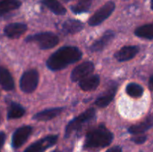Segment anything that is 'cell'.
<instances>
[{
    "instance_id": "1f68e13d",
    "label": "cell",
    "mask_w": 153,
    "mask_h": 152,
    "mask_svg": "<svg viewBox=\"0 0 153 152\" xmlns=\"http://www.w3.org/2000/svg\"><path fill=\"white\" fill-rule=\"evenodd\" d=\"M123 1H126V0H123Z\"/></svg>"
},
{
    "instance_id": "52a82bcc",
    "label": "cell",
    "mask_w": 153,
    "mask_h": 152,
    "mask_svg": "<svg viewBox=\"0 0 153 152\" xmlns=\"http://www.w3.org/2000/svg\"><path fill=\"white\" fill-rule=\"evenodd\" d=\"M58 139V137L57 135H49L45 137L28 146L23 152H44L46 149L56 144Z\"/></svg>"
},
{
    "instance_id": "cb8c5ba5",
    "label": "cell",
    "mask_w": 153,
    "mask_h": 152,
    "mask_svg": "<svg viewBox=\"0 0 153 152\" xmlns=\"http://www.w3.org/2000/svg\"><path fill=\"white\" fill-rule=\"evenodd\" d=\"M126 91L129 96L134 98H140L143 94V88L136 83H128L127 85Z\"/></svg>"
},
{
    "instance_id": "4dcf8cb0",
    "label": "cell",
    "mask_w": 153,
    "mask_h": 152,
    "mask_svg": "<svg viewBox=\"0 0 153 152\" xmlns=\"http://www.w3.org/2000/svg\"><path fill=\"white\" fill-rule=\"evenodd\" d=\"M0 119H1V116H0Z\"/></svg>"
},
{
    "instance_id": "9c48e42d",
    "label": "cell",
    "mask_w": 153,
    "mask_h": 152,
    "mask_svg": "<svg viewBox=\"0 0 153 152\" xmlns=\"http://www.w3.org/2000/svg\"><path fill=\"white\" fill-rule=\"evenodd\" d=\"M32 133V128L28 125L20 127L17 128L13 133L12 137L11 144L14 148H19L22 145Z\"/></svg>"
},
{
    "instance_id": "7a4b0ae2",
    "label": "cell",
    "mask_w": 153,
    "mask_h": 152,
    "mask_svg": "<svg viewBox=\"0 0 153 152\" xmlns=\"http://www.w3.org/2000/svg\"><path fill=\"white\" fill-rule=\"evenodd\" d=\"M114 139V135L104 125L91 130L86 134L84 147L85 148H100L108 146Z\"/></svg>"
},
{
    "instance_id": "4316f807",
    "label": "cell",
    "mask_w": 153,
    "mask_h": 152,
    "mask_svg": "<svg viewBox=\"0 0 153 152\" xmlns=\"http://www.w3.org/2000/svg\"><path fill=\"white\" fill-rule=\"evenodd\" d=\"M6 135L4 132H0V149L4 145V142H5Z\"/></svg>"
},
{
    "instance_id": "ffe728a7",
    "label": "cell",
    "mask_w": 153,
    "mask_h": 152,
    "mask_svg": "<svg viewBox=\"0 0 153 152\" xmlns=\"http://www.w3.org/2000/svg\"><path fill=\"white\" fill-rule=\"evenodd\" d=\"M19 0H3L0 1V16L12 10H16L21 6Z\"/></svg>"
},
{
    "instance_id": "8992f818",
    "label": "cell",
    "mask_w": 153,
    "mask_h": 152,
    "mask_svg": "<svg viewBox=\"0 0 153 152\" xmlns=\"http://www.w3.org/2000/svg\"><path fill=\"white\" fill-rule=\"evenodd\" d=\"M114 10L115 3L112 1H108L99 10H97L94 14L88 19V24L91 26H97L100 25L112 14Z\"/></svg>"
},
{
    "instance_id": "277c9868",
    "label": "cell",
    "mask_w": 153,
    "mask_h": 152,
    "mask_svg": "<svg viewBox=\"0 0 153 152\" xmlns=\"http://www.w3.org/2000/svg\"><path fill=\"white\" fill-rule=\"evenodd\" d=\"M27 42H34L43 50L55 47L59 43V37L52 32H41L29 36L25 39Z\"/></svg>"
},
{
    "instance_id": "44dd1931",
    "label": "cell",
    "mask_w": 153,
    "mask_h": 152,
    "mask_svg": "<svg viewBox=\"0 0 153 152\" xmlns=\"http://www.w3.org/2000/svg\"><path fill=\"white\" fill-rule=\"evenodd\" d=\"M134 34L140 38L153 40V22L143 25L136 28Z\"/></svg>"
},
{
    "instance_id": "2e32d148",
    "label": "cell",
    "mask_w": 153,
    "mask_h": 152,
    "mask_svg": "<svg viewBox=\"0 0 153 152\" xmlns=\"http://www.w3.org/2000/svg\"><path fill=\"white\" fill-rule=\"evenodd\" d=\"M100 78L98 75L88 76L79 80V86L84 91H92L97 89L100 84Z\"/></svg>"
},
{
    "instance_id": "30bf717a",
    "label": "cell",
    "mask_w": 153,
    "mask_h": 152,
    "mask_svg": "<svg viewBox=\"0 0 153 152\" xmlns=\"http://www.w3.org/2000/svg\"><path fill=\"white\" fill-rule=\"evenodd\" d=\"M28 29L25 24L21 22H13L8 24L4 28V33L5 36L10 39H17L20 37Z\"/></svg>"
},
{
    "instance_id": "603a6c76",
    "label": "cell",
    "mask_w": 153,
    "mask_h": 152,
    "mask_svg": "<svg viewBox=\"0 0 153 152\" xmlns=\"http://www.w3.org/2000/svg\"><path fill=\"white\" fill-rule=\"evenodd\" d=\"M93 0H80L78 3L70 7L72 12L76 14L85 13L89 10L92 4Z\"/></svg>"
},
{
    "instance_id": "83f0119b",
    "label": "cell",
    "mask_w": 153,
    "mask_h": 152,
    "mask_svg": "<svg viewBox=\"0 0 153 152\" xmlns=\"http://www.w3.org/2000/svg\"><path fill=\"white\" fill-rule=\"evenodd\" d=\"M149 87L151 90L153 91V75H152L149 80Z\"/></svg>"
},
{
    "instance_id": "484cf974",
    "label": "cell",
    "mask_w": 153,
    "mask_h": 152,
    "mask_svg": "<svg viewBox=\"0 0 153 152\" xmlns=\"http://www.w3.org/2000/svg\"><path fill=\"white\" fill-rule=\"evenodd\" d=\"M106 152H122V148L120 146H114V147L111 148Z\"/></svg>"
},
{
    "instance_id": "9a60e30c",
    "label": "cell",
    "mask_w": 153,
    "mask_h": 152,
    "mask_svg": "<svg viewBox=\"0 0 153 152\" xmlns=\"http://www.w3.org/2000/svg\"><path fill=\"white\" fill-rule=\"evenodd\" d=\"M63 110L64 107H53V108L46 109L36 113L33 116V119L37 121H49L61 114Z\"/></svg>"
},
{
    "instance_id": "d4e9b609",
    "label": "cell",
    "mask_w": 153,
    "mask_h": 152,
    "mask_svg": "<svg viewBox=\"0 0 153 152\" xmlns=\"http://www.w3.org/2000/svg\"><path fill=\"white\" fill-rule=\"evenodd\" d=\"M146 139H147L146 136L137 134V135L135 136V137H132V138L131 139V140L132 142H134V143H136V144L140 145V144H143V143H144L145 142H146Z\"/></svg>"
},
{
    "instance_id": "5b68a950",
    "label": "cell",
    "mask_w": 153,
    "mask_h": 152,
    "mask_svg": "<svg viewBox=\"0 0 153 152\" xmlns=\"http://www.w3.org/2000/svg\"><path fill=\"white\" fill-rule=\"evenodd\" d=\"M39 82V73L36 69H30L22 74L19 81L21 90L25 93H31L37 88Z\"/></svg>"
},
{
    "instance_id": "7402d4cb",
    "label": "cell",
    "mask_w": 153,
    "mask_h": 152,
    "mask_svg": "<svg viewBox=\"0 0 153 152\" xmlns=\"http://www.w3.org/2000/svg\"><path fill=\"white\" fill-rule=\"evenodd\" d=\"M25 109L20 104L16 102H12L7 110V119H19L25 114Z\"/></svg>"
},
{
    "instance_id": "f546056e",
    "label": "cell",
    "mask_w": 153,
    "mask_h": 152,
    "mask_svg": "<svg viewBox=\"0 0 153 152\" xmlns=\"http://www.w3.org/2000/svg\"><path fill=\"white\" fill-rule=\"evenodd\" d=\"M52 152H60V151L58 150H55V151H52Z\"/></svg>"
},
{
    "instance_id": "4fadbf2b",
    "label": "cell",
    "mask_w": 153,
    "mask_h": 152,
    "mask_svg": "<svg viewBox=\"0 0 153 152\" xmlns=\"http://www.w3.org/2000/svg\"><path fill=\"white\" fill-rule=\"evenodd\" d=\"M138 52L139 48L136 46H123L115 53L114 57L120 62H124L134 58Z\"/></svg>"
},
{
    "instance_id": "d6986e66",
    "label": "cell",
    "mask_w": 153,
    "mask_h": 152,
    "mask_svg": "<svg viewBox=\"0 0 153 152\" xmlns=\"http://www.w3.org/2000/svg\"><path fill=\"white\" fill-rule=\"evenodd\" d=\"M42 3L56 15L62 16L67 13V9L58 0H42Z\"/></svg>"
},
{
    "instance_id": "e0dca14e",
    "label": "cell",
    "mask_w": 153,
    "mask_h": 152,
    "mask_svg": "<svg viewBox=\"0 0 153 152\" xmlns=\"http://www.w3.org/2000/svg\"><path fill=\"white\" fill-rule=\"evenodd\" d=\"M0 85L7 91L14 89V80L8 70L3 66H0Z\"/></svg>"
},
{
    "instance_id": "f1b7e54d",
    "label": "cell",
    "mask_w": 153,
    "mask_h": 152,
    "mask_svg": "<svg viewBox=\"0 0 153 152\" xmlns=\"http://www.w3.org/2000/svg\"><path fill=\"white\" fill-rule=\"evenodd\" d=\"M151 8L153 10V0H151Z\"/></svg>"
},
{
    "instance_id": "7c38bea8",
    "label": "cell",
    "mask_w": 153,
    "mask_h": 152,
    "mask_svg": "<svg viewBox=\"0 0 153 152\" xmlns=\"http://www.w3.org/2000/svg\"><path fill=\"white\" fill-rule=\"evenodd\" d=\"M115 34L111 30L105 31L103 35L100 39L94 42L90 47V50L92 52H98L102 51L108 45L110 44L111 42L114 40Z\"/></svg>"
},
{
    "instance_id": "ba28073f",
    "label": "cell",
    "mask_w": 153,
    "mask_h": 152,
    "mask_svg": "<svg viewBox=\"0 0 153 152\" xmlns=\"http://www.w3.org/2000/svg\"><path fill=\"white\" fill-rule=\"evenodd\" d=\"M94 64L91 61H85L75 67L70 74V78L72 81L77 82L88 77L94 72Z\"/></svg>"
},
{
    "instance_id": "ac0fdd59",
    "label": "cell",
    "mask_w": 153,
    "mask_h": 152,
    "mask_svg": "<svg viewBox=\"0 0 153 152\" xmlns=\"http://www.w3.org/2000/svg\"><path fill=\"white\" fill-rule=\"evenodd\" d=\"M84 28V24L76 19H68L62 24V30L67 34H74L79 33Z\"/></svg>"
},
{
    "instance_id": "8fae6325",
    "label": "cell",
    "mask_w": 153,
    "mask_h": 152,
    "mask_svg": "<svg viewBox=\"0 0 153 152\" xmlns=\"http://www.w3.org/2000/svg\"><path fill=\"white\" fill-rule=\"evenodd\" d=\"M117 90V84L112 83L111 86L105 91L102 95L97 98L95 104L99 107H105L113 101Z\"/></svg>"
},
{
    "instance_id": "5bb4252c",
    "label": "cell",
    "mask_w": 153,
    "mask_h": 152,
    "mask_svg": "<svg viewBox=\"0 0 153 152\" xmlns=\"http://www.w3.org/2000/svg\"><path fill=\"white\" fill-rule=\"evenodd\" d=\"M153 127V115H149V116L145 119L143 122L137 125H132L129 127L128 129V133L133 135H137V134H141L143 133L146 132L149 129Z\"/></svg>"
},
{
    "instance_id": "6da1fadb",
    "label": "cell",
    "mask_w": 153,
    "mask_h": 152,
    "mask_svg": "<svg viewBox=\"0 0 153 152\" xmlns=\"http://www.w3.org/2000/svg\"><path fill=\"white\" fill-rule=\"evenodd\" d=\"M82 57V52L76 46H63L50 55L46 61V66L52 71L61 70L79 61Z\"/></svg>"
},
{
    "instance_id": "3957f363",
    "label": "cell",
    "mask_w": 153,
    "mask_h": 152,
    "mask_svg": "<svg viewBox=\"0 0 153 152\" xmlns=\"http://www.w3.org/2000/svg\"><path fill=\"white\" fill-rule=\"evenodd\" d=\"M96 110L94 108H90L85 110L84 113H81L78 116L75 117L72 119L65 128V133H64V137L65 138H68L73 132L80 129L85 123L90 122L91 119L95 117Z\"/></svg>"
}]
</instances>
